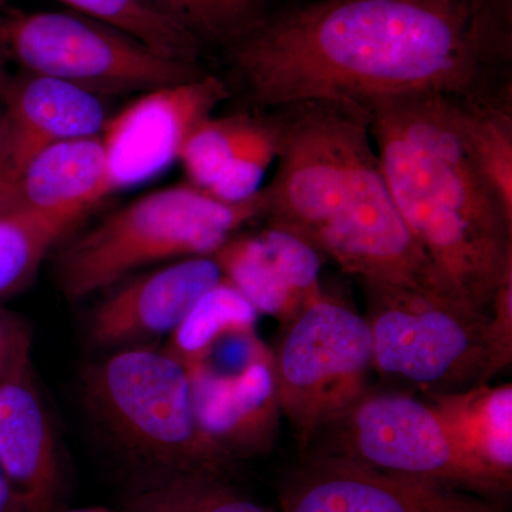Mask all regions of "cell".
<instances>
[{
    "label": "cell",
    "instance_id": "cell-1",
    "mask_svg": "<svg viewBox=\"0 0 512 512\" xmlns=\"http://www.w3.org/2000/svg\"><path fill=\"white\" fill-rule=\"evenodd\" d=\"M511 13V0H315L229 46L225 82L251 111L490 96L511 87Z\"/></svg>",
    "mask_w": 512,
    "mask_h": 512
},
{
    "label": "cell",
    "instance_id": "cell-2",
    "mask_svg": "<svg viewBox=\"0 0 512 512\" xmlns=\"http://www.w3.org/2000/svg\"><path fill=\"white\" fill-rule=\"evenodd\" d=\"M278 128L261 220L311 245L366 291L446 292L387 187L362 107L305 101L269 110Z\"/></svg>",
    "mask_w": 512,
    "mask_h": 512
},
{
    "label": "cell",
    "instance_id": "cell-3",
    "mask_svg": "<svg viewBox=\"0 0 512 512\" xmlns=\"http://www.w3.org/2000/svg\"><path fill=\"white\" fill-rule=\"evenodd\" d=\"M366 111L394 204L440 284L490 313L512 268V215L468 150L460 99L419 94Z\"/></svg>",
    "mask_w": 512,
    "mask_h": 512
},
{
    "label": "cell",
    "instance_id": "cell-4",
    "mask_svg": "<svg viewBox=\"0 0 512 512\" xmlns=\"http://www.w3.org/2000/svg\"><path fill=\"white\" fill-rule=\"evenodd\" d=\"M261 212V191L235 204L191 183L151 192L63 249L57 259L60 288L67 298H84L146 265L212 256Z\"/></svg>",
    "mask_w": 512,
    "mask_h": 512
},
{
    "label": "cell",
    "instance_id": "cell-5",
    "mask_svg": "<svg viewBox=\"0 0 512 512\" xmlns=\"http://www.w3.org/2000/svg\"><path fill=\"white\" fill-rule=\"evenodd\" d=\"M97 419L128 453L178 476H217L228 458L205 436L187 367L167 350L128 346L83 376Z\"/></svg>",
    "mask_w": 512,
    "mask_h": 512
},
{
    "label": "cell",
    "instance_id": "cell-6",
    "mask_svg": "<svg viewBox=\"0 0 512 512\" xmlns=\"http://www.w3.org/2000/svg\"><path fill=\"white\" fill-rule=\"evenodd\" d=\"M26 73L104 94L151 92L204 76L200 64L158 55L121 30L76 12L0 10V59Z\"/></svg>",
    "mask_w": 512,
    "mask_h": 512
},
{
    "label": "cell",
    "instance_id": "cell-7",
    "mask_svg": "<svg viewBox=\"0 0 512 512\" xmlns=\"http://www.w3.org/2000/svg\"><path fill=\"white\" fill-rule=\"evenodd\" d=\"M372 367L369 323L343 303L322 293L292 320L272 370L282 416L302 450L365 396Z\"/></svg>",
    "mask_w": 512,
    "mask_h": 512
},
{
    "label": "cell",
    "instance_id": "cell-8",
    "mask_svg": "<svg viewBox=\"0 0 512 512\" xmlns=\"http://www.w3.org/2000/svg\"><path fill=\"white\" fill-rule=\"evenodd\" d=\"M323 436L326 440H320L315 454L346 458L384 473L484 497L507 493L511 487L461 448L433 404L407 394L366 393L316 439Z\"/></svg>",
    "mask_w": 512,
    "mask_h": 512
},
{
    "label": "cell",
    "instance_id": "cell-9",
    "mask_svg": "<svg viewBox=\"0 0 512 512\" xmlns=\"http://www.w3.org/2000/svg\"><path fill=\"white\" fill-rule=\"evenodd\" d=\"M366 293L373 367L429 392L477 386L487 366L490 313L444 292Z\"/></svg>",
    "mask_w": 512,
    "mask_h": 512
},
{
    "label": "cell",
    "instance_id": "cell-10",
    "mask_svg": "<svg viewBox=\"0 0 512 512\" xmlns=\"http://www.w3.org/2000/svg\"><path fill=\"white\" fill-rule=\"evenodd\" d=\"M281 505L282 512H505L463 488L315 453L286 481Z\"/></svg>",
    "mask_w": 512,
    "mask_h": 512
},
{
    "label": "cell",
    "instance_id": "cell-11",
    "mask_svg": "<svg viewBox=\"0 0 512 512\" xmlns=\"http://www.w3.org/2000/svg\"><path fill=\"white\" fill-rule=\"evenodd\" d=\"M229 97L227 82L207 73L144 93L111 116L101 140L113 191L144 183L178 161L192 130Z\"/></svg>",
    "mask_w": 512,
    "mask_h": 512
},
{
    "label": "cell",
    "instance_id": "cell-12",
    "mask_svg": "<svg viewBox=\"0 0 512 512\" xmlns=\"http://www.w3.org/2000/svg\"><path fill=\"white\" fill-rule=\"evenodd\" d=\"M221 279L214 256L183 258L134 279L94 309L90 339L103 348H128L171 335Z\"/></svg>",
    "mask_w": 512,
    "mask_h": 512
},
{
    "label": "cell",
    "instance_id": "cell-13",
    "mask_svg": "<svg viewBox=\"0 0 512 512\" xmlns=\"http://www.w3.org/2000/svg\"><path fill=\"white\" fill-rule=\"evenodd\" d=\"M272 362L261 349L234 372L208 363L187 367L201 429L228 460L274 443L282 413Z\"/></svg>",
    "mask_w": 512,
    "mask_h": 512
},
{
    "label": "cell",
    "instance_id": "cell-14",
    "mask_svg": "<svg viewBox=\"0 0 512 512\" xmlns=\"http://www.w3.org/2000/svg\"><path fill=\"white\" fill-rule=\"evenodd\" d=\"M2 116L18 177L43 148L74 138L99 137L111 117L100 94L32 73L10 80Z\"/></svg>",
    "mask_w": 512,
    "mask_h": 512
},
{
    "label": "cell",
    "instance_id": "cell-15",
    "mask_svg": "<svg viewBox=\"0 0 512 512\" xmlns=\"http://www.w3.org/2000/svg\"><path fill=\"white\" fill-rule=\"evenodd\" d=\"M0 467L23 512H49L59 463L55 433L33 377L32 362L0 380Z\"/></svg>",
    "mask_w": 512,
    "mask_h": 512
},
{
    "label": "cell",
    "instance_id": "cell-16",
    "mask_svg": "<svg viewBox=\"0 0 512 512\" xmlns=\"http://www.w3.org/2000/svg\"><path fill=\"white\" fill-rule=\"evenodd\" d=\"M113 192L101 136L47 146L30 158L16 181V210L83 218Z\"/></svg>",
    "mask_w": 512,
    "mask_h": 512
},
{
    "label": "cell",
    "instance_id": "cell-17",
    "mask_svg": "<svg viewBox=\"0 0 512 512\" xmlns=\"http://www.w3.org/2000/svg\"><path fill=\"white\" fill-rule=\"evenodd\" d=\"M429 396L461 448L495 476L511 483V384H483L456 392H429Z\"/></svg>",
    "mask_w": 512,
    "mask_h": 512
},
{
    "label": "cell",
    "instance_id": "cell-18",
    "mask_svg": "<svg viewBox=\"0 0 512 512\" xmlns=\"http://www.w3.org/2000/svg\"><path fill=\"white\" fill-rule=\"evenodd\" d=\"M212 256L220 266L222 278L234 286L256 312L291 323L305 309L289 288L261 232L234 235Z\"/></svg>",
    "mask_w": 512,
    "mask_h": 512
},
{
    "label": "cell",
    "instance_id": "cell-19",
    "mask_svg": "<svg viewBox=\"0 0 512 512\" xmlns=\"http://www.w3.org/2000/svg\"><path fill=\"white\" fill-rule=\"evenodd\" d=\"M460 119L478 170L512 215V87L460 99Z\"/></svg>",
    "mask_w": 512,
    "mask_h": 512
},
{
    "label": "cell",
    "instance_id": "cell-20",
    "mask_svg": "<svg viewBox=\"0 0 512 512\" xmlns=\"http://www.w3.org/2000/svg\"><path fill=\"white\" fill-rule=\"evenodd\" d=\"M256 319L254 306L222 278L171 333L165 350L185 367L200 365L222 340L254 335Z\"/></svg>",
    "mask_w": 512,
    "mask_h": 512
},
{
    "label": "cell",
    "instance_id": "cell-21",
    "mask_svg": "<svg viewBox=\"0 0 512 512\" xmlns=\"http://www.w3.org/2000/svg\"><path fill=\"white\" fill-rule=\"evenodd\" d=\"M80 220L25 210L0 217V301L32 281L49 249Z\"/></svg>",
    "mask_w": 512,
    "mask_h": 512
},
{
    "label": "cell",
    "instance_id": "cell-22",
    "mask_svg": "<svg viewBox=\"0 0 512 512\" xmlns=\"http://www.w3.org/2000/svg\"><path fill=\"white\" fill-rule=\"evenodd\" d=\"M154 10L202 46L225 50L269 15V0H137Z\"/></svg>",
    "mask_w": 512,
    "mask_h": 512
},
{
    "label": "cell",
    "instance_id": "cell-23",
    "mask_svg": "<svg viewBox=\"0 0 512 512\" xmlns=\"http://www.w3.org/2000/svg\"><path fill=\"white\" fill-rule=\"evenodd\" d=\"M77 13L127 33L158 55L178 62L200 64L205 47L164 16L137 0H60Z\"/></svg>",
    "mask_w": 512,
    "mask_h": 512
},
{
    "label": "cell",
    "instance_id": "cell-24",
    "mask_svg": "<svg viewBox=\"0 0 512 512\" xmlns=\"http://www.w3.org/2000/svg\"><path fill=\"white\" fill-rule=\"evenodd\" d=\"M261 111H242L227 117H210L192 130L178 161L188 180L207 191L228 167L258 124Z\"/></svg>",
    "mask_w": 512,
    "mask_h": 512
},
{
    "label": "cell",
    "instance_id": "cell-25",
    "mask_svg": "<svg viewBox=\"0 0 512 512\" xmlns=\"http://www.w3.org/2000/svg\"><path fill=\"white\" fill-rule=\"evenodd\" d=\"M278 148V128L274 116L271 111H261L254 131L207 192L231 204L254 197L256 192L261 191L265 175L276 161Z\"/></svg>",
    "mask_w": 512,
    "mask_h": 512
},
{
    "label": "cell",
    "instance_id": "cell-26",
    "mask_svg": "<svg viewBox=\"0 0 512 512\" xmlns=\"http://www.w3.org/2000/svg\"><path fill=\"white\" fill-rule=\"evenodd\" d=\"M261 235L303 308L311 305L323 293L319 282L322 256L301 238L282 229L266 227Z\"/></svg>",
    "mask_w": 512,
    "mask_h": 512
},
{
    "label": "cell",
    "instance_id": "cell-27",
    "mask_svg": "<svg viewBox=\"0 0 512 512\" xmlns=\"http://www.w3.org/2000/svg\"><path fill=\"white\" fill-rule=\"evenodd\" d=\"M178 512H272L239 497L217 483L215 476H178Z\"/></svg>",
    "mask_w": 512,
    "mask_h": 512
},
{
    "label": "cell",
    "instance_id": "cell-28",
    "mask_svg": "<svg viewBox=\"0 0 512 512\" xmlns=\"http://www.w3.org/2000/svg\"><path fill=\"white\" fill-rule=\"evenodd\" d=\"M512 359V268L505 272L491 303L487 366L477 386L488 384Z\"/></svg>",
    "mask_w": 512,
    "mask_h": 512
},
{
    "label": "cell",
    "instance_id": "cell-29",
    "mask_svg": "<svg viewBox=\"0 0 512 512\" xmlns=\"http://www.w3.org/2000/svg\"><path fill=\"white\" fill-rule=\"evenodd\" d=\"M32 330L15 313L0 308V380L13 370L32 362Z\"/></svg>",
    "mask_w": 512,
    "mask_h": 512
},
{
    "label": "cell",
    "instance_id": "cell-30",
    "mask_svg": "<svg viewBox=\"0 0 512 512\" xmlns=\"http://www.w3.org/2000/svg\"><path fill=\"white\" fill-rule=\"evenodd\" d=\"M16 173L10 153L8 130L0 111V217L16 210Z\"/></svg>",
    "mask_w": 512,
    "mask_h": 512
},
{
    "label": "cell",
    "instance_id": "cell-31",
    "mask_svg": "<svg viewBox=\"0 0 512 512\" xmlns=\"http://www.w3.org/2000/svg\"><path fill=\"white\" fill-rule=\"evenodd\" d=\"M0 512H23L18 494L2 467H0Z\"/></svg>",
    "mask_w": 512,
    "mask_h": 512
},
{
    "label": "cell",
    "instance_id": "cell-32",
    "mask_svg": "<svg viewBox=\"0 0 512 512\" xmlns=\"http://www.w3.org/2000/svg\"><path fill=\"white\" fill-rule=\"evenodd\" d=\"M10 80H12V77L6 73L5 67H3L2 59H0V104H2L3 96H5L6 89H8Z\"/></svg>",
    "mask_w": 512,
    "mask_h": 512
},
{
    "label": "cell",
    "instance_id": "cell-33",
    "mask_svg": "<svg viewBox=\"0 0 512 512\" xmlns=\"http://www.w3.org/2000/svg\"><path fill=\"white\" fill-rule=\"evenodd\" d=\"M6 9L5 8V0H0V10Z\"/></svg>",
    "mask_w": 512,
    "mask_h": 512
},
{
    "label": "cell",
    "instance_id": "cell-34",
    "mask_svg": "<svg viewBox=\"0 0 512 512\" xmlns=\"http://www.w3.org/2000/svg\"><path fill=\"white\" fill-rule=\"evenodd\" d=\"M84 512H89V511H84Z\"/></svg>",
    "mask_w": 512,
    "mask_h": 512
}]
</instances>
